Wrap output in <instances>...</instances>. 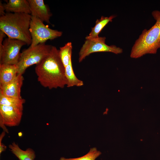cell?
I'll return each mask as SVG.
<instances>
[{
	"label": "cell",
	"instance_id": "cell-4",
	"mask_svg": "<svg viewBox=\"0 0 160 160\" xmlns=\"http://www.w3.org/2000/svg\"><path fill=\"white\" fill-rule=\"evenodd\" d=\"M52 46L45 43L29 48L20 53V58L16 65L18 74L23 75L26 69L34 64L40 62L49 54Z\"/></svg>",
	"mask_w": 160,
	"mask_h": 160
},
{
	"label": "cell",
	"instance_id": "cell-19",
	"mask_svg": "<svg viewBox=\"0 0 160 160\" xmlns=\"http://www.w3.org/2000/svg\"><path fill=\"white\" fill-rule=\"evenodd\" d=\"M5 134L2 132L0 136V154L3 152L5 151L7 149V147L4 144L2 143L1 141L5 135Z\"/></svg>",
	"mask_w": 160,
	"mask_h": 160
},
{
	"label": "cell",
	"instance_id": "cell-10",
	"mask_svg": "<svg viewBox=\"0 0 160 160\" xmlns=\"http://www.w3.org/2000/svg\"><path fill=\"white\" fill-rule=\"evenodd\" d=\"M23 80V75L18 74L12 81L0 86V94L8 97L22 98L21 89Z\"/></svg>",
	"mask_w": 160,
	"mask_h": 160
},
{
	"label": "cell",
	"instance_id": "cell-20",
	"mask_svg": "<svg viewBox=\"0 0 160 160\" xmlns=\"http://www.w3.org/2000/svg\"><path fill=\"white\" fill-rule=\"evenodd\" d=\"M6 35V34L3 31L0 30V49L2 47L4 38Z\"/></svg>",
	"mask_w": 160,
	"mask_h": 160
},
{
	"label": "cell",
	"instance_id": "cell-6",
	"mask_svg": "<svg viewBox=\"0 0 160 160\" xmlns=\"http://www.w3.org/2000/svg\"><path fill=\"white\" fill-rule=\"evenodd\" d=\"M86 39L79 52V63L82 62L87 57L94 52H108L116 54L123 52V49L120 47L115 45L109 46L106 44L105 37Z\"/></svg>",
	"mask_w": 160,
	"mask_h": 160
},
{
	"label": "cell",
	"instance_id": "cell-17",
	"mask_svg": "<svg viewBox=\"0 0 160 160\" xmlns=\"http://www.w3.org/2000/svg\"><path fill=\"white\" fill-rule=\"evenodd\" d=\"M25 100L22 98L8 97L0 94V105L23 107Z\"/></svg>",
	"mask_w": 160,
	"mask_h": 160
},
{
	"label": "cell",
	"instance_id": "cell-3",
	"mask_svg": "<svg viewBox=\"0 0 160 160\" xmlns=\"http://www.w3.org/2000/svg\"><path fill=\"white\" fill-rule=\"evenodd\" d=\"M151 14L156 20L149 29H144L133 45L130 57L138 58L147 54H155L160 48V11H153Z\"/></svg>",
	"mask_w": 160,
	"mask_h": 160
},
{
	"label": "cell",
	"instance_id": "cell-12",
	"mask_svg": "<svg viewBox=\"0 0 160 160\" xmlns=\"http://www.w3.org/2000/svg\"><path fill=\"white\" fill-rule=\"evenodd\" d=\"M18 75L17 69L16 65L0 64V86L12 81Z\"/></svg>",
	"mask_w": 160,
	"mask_h": 160
},
{
	"label": "cell",
	"instance_id": "cell-14",
	"mask_svg": "<svg viewBox=\"0 0 160 160\" xmlns=\"http://www.w3.org/2000/svg\"><path fill=\"white\" fill-rule=\"evenodd\" d=\"M116 17L115 15L106 17L102 16L100 19H97L95 25L92 28L91 31L89 35L86 37V39H93L98 37V35L103 29L109 22H112Z\"/></svg>",
	"mask_w": 160,
	"mask_h": 160
},
{
	"label": "cell",
	"instance_id": "cell-5",
	"mask_svg": "<svg viewBox=\"0 0 160 160\" xmlns=\"http://www.w3.org/2000/svg\"><path fill=\"white\" fill-rule=\"evenodd\" d=\"M29 31L32 39L30 47L45 43L47 40L60 37L63 33L62 31L49 28L48 25H45L39 19L32 16Z\"/></svg>",
	"mask_w": 160,
	"mask_h": 160
},
{
	"label": "cell",
	"instance_id": "cell-8",
	"mask_svg": "<svg viewBox=\"0 0 160 160\" xmlns=\"http://www.w3.org/2000/svg\"><path fill=\"white\" fill-rule=\"evenodd\" d=\"M23 107L0 105V126L7 133L6 126L15 127L20 123L23 114Z\"/></svg>",
	"mask_w": 160,
	"mask_h": 160
},
{
	"label": "cell",
	"instance_id": "cell-11",
	"mask_svg": "<svg viewBox=\"0 0 160 160\" xmlns=\"http://www.w3.org/2000/svg\"><path fill=\"white\" fill-rule=\"evenodd\" d=\"M4 5L7 12L31 14L28 0H9L6 4H4Z\"/></svg>",
	"mask_w": 160,
	"mask_h": 160
},
{
	"label": "cell",
	"instance_id": "cell-2",
	"mask_svg": "<svg viewBox=\"0 0 160 160\" xmlns=\"http://www.w3.org/2000/svg\"><path fill=\"white\" fill-rule=\"evenodd\" d=\"M31 15L7 12L0 17V30L8 37L19 40L31 45L32 39L29 31Z\"/></svg>",
	"mask_w": 160,
	"mask_h": 160
},
{
	"label": "cell",
	"instance_id": "cell-7",
	"mask_svg": "<svg viewBox=\"0 0 160 160\" xmlns=\"http://www.w3.org/2000/svg\"><path fill=\"white\" fill-rule=\"evenodd\" d=\"M27 44L21 40L8 37L3 42L2 47L0 49V64L16 65L20 57V50Z\"/></svg>",
	"mask_w": 160,
	"mask_h": 160
},
{
	"label": "cell",
	"instance_id": "cell-16",
	"mask_svg": "<svg viewBox=\"0 0 160 160\" xmlns=\"http://www.w3.org/2000/svg\"><path fill=\"white\" fill-rule=\"evenodd\" d=\"M72 49V46L71 42H68L60 48L59 56L65 67L68 64L71 60Z\"/></svg>",
	"mask_w": 160,
	"mask_h": 160
},
{
	"label": "cell",
	"instance_id": "cell-15",
	"mask_svg": "<svg viewBox=\"0 0 160 160\" xmlns=\"http://www.w3.org/2000/svg\"><path fill=\"white\" fill-rule=\"evenodd\" d=\"M65 76L67 81L66 86L68 87L74 86L81 87L84 85V82L79 79L74 73L71 60L68 64L65 67Z\"/></svg>",
	"mask_w": 160,
	"mask_h": 160
},
{
	"label": "cell",
	"instance_id": "cell-13",
	"mask_svg": "<svg viewBox=\"0 0 160 160\" xmlns=\"http://www.w3.org/2000/svg\"><path fill=\"white\" fill-rule=\"evenodd\" d=\"M9 148L12 153L19 160H34L36 155L34 151L31 148L25 150L21 149L15 142L9 145Z\"/></svg>",
	"mask_w": 160,
	"mask_h": 160
},
{
	"label": "cell",
	"instance_id": "cell-9",
	"mask_svg": "<svg viewBox=\"0 0 160 160\" xmlns=\"http://www.w3.org/2000/svg\"><path fill=\"white\" fill-rule=\"evenodd\" d=\"M31 15L36 17L43 22L51 24L49 19L52 16L49 7L43 0H28Z\"/></svg>",
	"mask_w": 160,
	"mask_h": 160
},
{
	"label": "cell",
	"instance_id": "cell-21",
	"mask_svg": "<svg viewBox=\"0 0 160 160\" xmlns=\"http://www.w3.org/2000/svg\"><path fill=\"white\" fill-rule=\"evenodd\" d=\"M5 9L4 7V4H2L1 1H0V15L2 16L5 14Z\"/></svg>",
	"mask_w": 160,
	"mask_h": 160
},
{
	"label": "cell",
	"instance_id": "cell-1",
	"mask_svg": "<svg viewBox=\"0 0 160 160\" xmlns=\"http://www.w3.org/2000/svg\"><path fill=\"white\" fill-rule=\"evenodd\" d=\"M35 72L38 80L49 89L63 88L67 84L65 67L60 58L59 50L52 46L48 55L36 65Z\"/></svg>",
	"mask_w": 160,
	"mask_h": 160
},
{
	"label": "cell",
	"instance_id": "cell-18",
	"mask_svg": "<svg viewBox=\"0 0 160 160\" xmlns=\"http://www.w3.org/2000/svg\"><path fill=\"white\" fill-rule=\"evenodd\" d=\"M101 154L95 147L91 148L89 151L85 155L78 158H66L64 157H60L59 160H95Z\"/></svg>",
	"mask_w": 160,
	"mask_h": 160
}]
</instances>
